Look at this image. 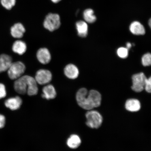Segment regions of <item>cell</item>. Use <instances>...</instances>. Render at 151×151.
<instances>
[{"label":"cell","instance_id":"cell-1","mask_svg":"<svg viewBox=\"0 0 151 151\" xmlns=\"http://www.w3.org/2000/svg\"><path fill=\"white\" fill-rule=\"evenodd\" d=\"M14 88L16 91L20 94L27 93L33 95L38 91L37 83L35 78L29 75H23L15 80Z\"/></svg>","mask_w":151,"mask_h":151},{"label":"cell","instance_id":"cell-2","mask_svg":"<svg viewBox=\"0 0 151 151\" xmlns=\"http://www.w3.org/2000/svg\"><path fill=\"white\" fill-rule=\"evenodd\" d=\"M101 100V94L97 91L90 90L81 100L80 106L86 110H91L100 106Z\"/></svg>","mask_w":151,"mask_h":151},{"label":"cell","instance_id":"cell-3","mask_svg":"<svg viewBox=\"0 0 151 151\" xmlns=\"http://www.w3.org/2000/svg\"><path fill=\"white\" fill-rule=\"evenodd\" d=\"M26 66L21 61L12 62L7 71V74L11 80H16L22 77L26 70Z\"/></svg>","mask_w":151,"mask_h":151},{"label":"cell","instance_id":"cell-4","mask_svg":"<svg viewBox=\"0 0 151 151\" xmlns=\"http://www.w3.org/2000/svg\"><path fill=\"white\" fill-rule=\"evenodd\" d=\"M61 24L59 15L52 13L47 15L43 23L45 28L50 32H53L58 29L61 26Z\"/></svg>","mask_w":151,"mask_h":151},{"label":"cell","instance_id":"cell-5","mask_svg":"<svg viewBox=\"0 0 151 151\" xmlns=\"http://www.w3.org/2000/svg\"><path fill=\"white\" fill-rule=\"evenodd\" d=\"M86 125L92 128H98L101 126L103 117L101 114L96 111H88L86 114Z\"/></svg>","mask_w":151,"mask_h":151},{"label":"cell","instance_id":"cell-6","mask_svg":"<svg viewBox=\"0 0 151 151\" xmlns=\"http://www.w3.org/2000/svg\"><path fill=\"white\" fill-rule=\"evenodd\" d=\"M147 78L143 73L134 75L132 77L133 85L132 89L137 92H140L144 89L145 80Z\"/></svg>","mask_w":151,"mask_h":151},{"label":"cell","instance_id":"cell-7","mask_svg":"<svg viewBox=\"0 0 151 151\" xmlns=\"http://www.w3.org/2000/svg\"><path fill=\"white\" fill-rule=\"evenodd\" d=\"M35 78L37 84L46 85L50 83L51 81L52 74L48 70L39 69L36 73Z\"/></svg>","mask_w":151,"mask_h":151},{"label":"cell","instance_id":"cell-8","mask_svg":"<svg viewBox=\"0 0 151 151\" xmlns=\"http://www.w3.org/2000/svg\"><path fill=\"white\" fill-rule=\"evenodd\" d=\"M38 61L43 65H47L51 60V55L50 51L46 48H40L37 52Z\"/></svg>","mask_w":151,"mask_h":151},{"label":"cell","instance_id":"cell-9","mask_svg":"<svg viewBox=\"0 0 151 151\" xmlns=\"http://www.w3.org/2000/svg\"><path fill=\"white\" fill-rule=\"evenodd\" d=\"M22 103L21 98L19 96L9 98L6 100L5 105L7 108L11 110H17L20 108Z\"/></svg>","mask_w":151,"mask_h":151},{"label":"cell","instance_id":"cell-10","mask_svg":"<svg viewBox=\"0 0 151 151\" xmlns=\"http://www.w3.org/2000/svg\"><path fill=\"white\" fill-rule=\"evenodd\" d=\"M64 73L68 78L74 80L78 77L79 70L78 68L75 65L69 64L66 65L64 68Z\"/></svg>","mask_w":151,"mask_h":151},{"label":"cell","instance_id":"cell-11","mask_svg":"<svg viewBox=\"0 0 151 151\" xmlns=\"http://www.w3.org/2000/svg\"><path fill=\"white\" fill-rule=\"evenodd\" d=\"M42 97L47 100L54 99L57 95L55 88L53 85L50 84L45 85L42 89Z\"/></svg>","mask_w":151,"mask_h":151},{"label":"cell","instance_id":"cell-12","mask_svg":"<svg viewBox=\"0 0 151 151\" xmlns=\"http://www.w3.org/2000/svg\"><path fill=\"white\" fill-rule=\"evenodd\" d=\"M26 29L22 24L17 23L15 24L11 28V34L15 38L19 39L23 37Z\"/></svg>","mask_w":151,"mask_h":151},{"label":"cell","instance_id":"cell-13","mask_svg":"<svg viewBox=\"0 0 151 151\" xmlns=\"http://www.w3.org/2000/svg\"><path fill=\"white\" fill-rule=\"evenodd\" d=\"M12 59L10 56L6 54L0 55V73L6 71L12 63Z\"/></svg>","mask_w":151,"mask_h":151},{"label":"cell","instance_id":"cell-14","mask_svg":"<svg viewBox=\"0 0 151 151\" xmlns=\"http://www.w3.org/2000/svg\"><path fill=\"white\" fill-rule=\"evenodd\" d=\"M27 50V45L23 41L16 40L13 43L12 47L13 51L19 55H22L25 53Z\"/></svg>","mask_w":151,"mask_h":151},{"label":"cell","instance_id":"cell-15","mask_svg":"<svg viewBox=\"0 0 151 151\" xmlns=\"http://www.w3.org/2000/svg\"><path fill=\"white\" fill-rule=\"evenodd\" d=\"M129 30L132 34L135 35H143L146 32L144 26L137 21L132 22L129 26Z\"/></svg>","mask_w":151,"mask_h":151},{"label":"cell","instance_id":"cell-16","mask_svg":"<svg viewBox=\"0 0 151 151\" xmlns=\"http://www.w3.org/2000/svg\"><path fill=\"white\" fill-rule=\"evenodd\" d=\"M76 26L79 37H85L87 36L88 26L86 22L83 21H79L76 24Z\"/></svg>","mask_w":151,"mask_h":151},{"label":"cell","instance_id":"cell-17","mask_svg":"<svg viewBox=\"0 0 151 151\" xmlns=\"http://www.w3.org/2000/svg\"><path fill=\"white\" fill-rule=\"evenodd\" d=\"M125 108L127 110L130 112H137L141 108L140 102L137 99H128L126 101Z\"/></svg>","mask_w":151,"mask_h":151},{"label":"cell","instance_id":"cell-18","mask_svg":"<svg viewBox=\"0 0 151 151\" xmlns=\"http://www.w3.org/2000/svg\"><path fill=\"white\" fill-rule=\"evenodd\" d=\"M81 140L80 137L76 134H73L68 139L67 144L68 147L71 149H76L80 146Z\"/></svg>","mask_w":151,"mask_h":151},{"label":"cell","instance_id":"cell-19","mask_svg":"<svg viewBox=\"0 0 151 151\" xmlns=\"http://www.w3.org/2000/svg\"><path fill=\"white\" fill-rule=\"evenodd\" d=\"M83 18L86 22L89 23H93L97 20L96 16L94 15L93 9H86L83 12Z\"/></svg>","mask_w":151,"mask_h":151},{"label":"cell","instance_id":"cell-20","mask_svg":"<svg viewBox=\"0 0 151 151\" xmlns=\"http://www.w3.org/2000/svg\"><path fill=\"white\" fill-rule=\"evenodd\" d=\"M2 6L7 10H10L14 6L16 0H1Z\"/></svg>","mask_w":151,"mask_h":151},{"label":"cell","instance_id":"cell-21","mask_svg":"<svg viewBox=\"0 0 151 151\" xmlns=\"http://www.w3.org/2000/svg\"><path fill=\"white\" fill-rule=\"evenodd\" d=\"M142 63L145 67L150 65L151 64V55L150 53H147L143 55L141 59Z\"/></svg>","mask_w":151,"mask_h":151},{"label":"cell","instance_id":"cell-22","mask_svg":"<svg viewBox=\"0 0 151 151\" xmlns=\"http://www.w3.org/2000/svg\"><path fill=\"white\" fill-rule=\"evenodd\" d=\"M117 54L119 57L122 58H126L128 55V50L125 47H120L117 50Z\"/></svg>","mask_w":151,"mask_h":151},{"label":"cell","instance_id":"cell-23","mask_svg":"<svg viewBox=\"0 0 151 151\" xmlns=\"http://www.w3.org/2000/svg\"><path fill=\"white\" fill-rule=\"evenodd\" d=\"M144 89L148 93H151V77L146 78L145 80Z\"/></svg>","mask_w":151,"mask_h":151},{"label":"cell","instance_id":"cell-24","mask_svg":"<svg viewBox=\"0 0 151 151\" xmlns=\"http://www.w3.org/2000/svg\"><path fill=\"white\" fill-rule=\"evenodd\" d=\"M6 95V91L4 84L0 83V99H3Z\"/></svg>","mask_w":151,"mask_h":151},{"label":"cell","instance_id":"cell-25","mask_svg":"<svg viewBox=\"0 0 151 151\" xmlns=\"http://www.w3.org/2000/svg\"><path fill=\"white\" fill-rule=\"evenodd\" d=\"M5 122V117L3 115L0 114V129L4 127Z\"/></svg>","mask_w":151,"mask_h":151},{"label":"cell","instance_id":"cell-26","mask_svg":"<svg viewBox=\"0 0 151 151\" xmlns=\"http://www.w3.org/2000/svg\"><path fill=\"white\" fill-rule=\"evenodd\" d=\"M132 46V45L131 43L128 42L126 43V48H127L128 50H129V49L131 48Z\"/></svg>","mask_w":151,"mask_h":151},{"label":"cell","instance_id":"cell-27","mask_svg":"<svg viewBox=\"0 0 151 151\" xmlns=\"http://www.w3.org/2000/svg\"><path fill=\"white\" fill-rule=\"evenodd\" d=\"M52 2L55 3H57L59 2L61 0H51Z\"/></svg>","mask_w":151,"mask_h":151},{"label":"cell","instance_id":"cell-28","mask_svg":"<svg viewBox=\"0 0 151 151\" xmlns=\"http://www.w3.org/2000/svg\"><path fill=\"white\" fill-rule=\"evenodd\" d=\"M149 26H150V27H151V19H150V20H149Z\"/></svg>","mask_w":151,"mask_h":151}]
</instances>
